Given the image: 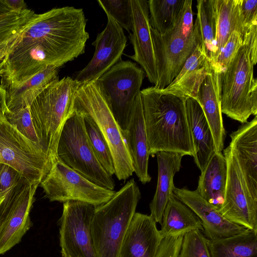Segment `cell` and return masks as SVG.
Here are the masks:
<instances>
[{"mask_svg": "<svg viewBox=\"0 0 257 257\" xmlns=\"http://www.w3.org/2000/svg\"><path fill=\"white\" fill-rule=\"evenodd\" d=\"M82 9L35 14L0 62L1 85H18L49 66L59 68L84 53L89 34Z\"/></svg>", "mask_w": 257, "mask_h": 257, "instance_id": "obj_1", "label": "cell"}, {"mask_svg": "<svg viewBox=\"0 0 257 257\" xmlns=\"http://www.w3.org/2000/svg\"><path fill=\"white\" fill-rule=\"evenodd\" d=\"M141 94L149 155L171 152L193 157L184 98L162 94L154 86L141 90Z\"/></svg>", "mask_w": 257, "mask_h": 257, "instance_id": "obj_2", "label": "cell"}, {"mask_svg": "<svg viewBox=\"0 0 257 257\" xmlns=\"http://www.w3.org/2000/svg\"><path fill=\"white\" fill-rule=\"evenodd\" d=\"M160 90L168 86L179 74L198 45L200 37L196 20L193 22L192 1L185 0L173 27L163 34L151 27Z\"/></svg>", "mask_w": 257, "mask_h": 257, "instance_id": "obj_3", "label": "cell"}, {"mask_svg": "<svg viewBox=\"0 0 257 257\" xmlns=\"http://www.w3.org/2000/svg\"><path fill=\"white\" fill-rule=\"evenodd\" d=\"M80 84L70 77H64L47 87L30 106L37 136L47 153L51 166L58 159L60 134L73 111L74 95Z\"/></svg>", "mask_w": 257, "mask_h": 257, "instance_id": "obj_4", "label": "cell"}, {"mask_svg": "<svg viewBox=\"0 0 257 257\" xmlns=\"http://www.w3.org/2000/svg\"><path fill=\"white\" fill-rule=\"evenodd\" d=\"M141 197L132 179L107 202L95 207L91 233L96 257H117Z\"/></svg>", "mask_w": 257, "mask_h": 257, "instance_id": "obj_5", "label": "cell"}, {"mask_svg": "<svg viewBox=\"0 0 257 257\" xmlns=\"http://www.w3.org/2000/svg\"><path fill=\"white\" fill-rule=\"evenodd\" d=\"M73 108L90 117L103 136L110 150L119 180L134 172L122 131L114 118L95 81L81 83L74 97Z\"/></svg>", "mask_w": 257, "mask_h": 257, "instance_id": "obj_6", "label": "cell"}, {"mask_svg": "<svg viewBox=\"0 0 257 257\" xmlns=\"http://www.w3.org/2000/svg\"><path fill=\"white\" fill-rule=\"evenodd\" d=\"M248 46L242 43L222 75L221 111L241 123L257 114V80Z\"/></svg>", "mask_w": 257, "mask_h": 257, "instance_id": "obj_7", "label": "cell"}, {"mask_svg": "<svg viewBox=\"0 0 257 257\" xmlns=\"http://www.w3.org/2000/svg\"><path fill=\"white\" fill-rule=\"evenodd\" d=\"M58 158L92 182L114 191L115 183L96 158L86 132L84 115L73 108L59 137Z\"/></svg>", "mask_w": 257, "mask_h": 257, "instance_id": "obj_8", "label": "cell"}, {"mask_svg": "<svg viewBox=\"0 0 257 257\" xmlns=\"http://www.w3.org/2000/svg\"><path fill=\"white\" fill-rule=\"evenodd\" d=\"M0 163L15 169L30 183L38 184L51 168L42 146L20 133L4 113L0 115Z\"/></svg>", "mask_w": 257, "mask_h": 257, "instance_id": "obj_9", "label": "cell"}, {"mask_svg": "<svg viewBox=\"0 0 257 257\" xmlns=\"http://www.w3.org/2000/svg\"><path fill=\"white\" fill-rule=\"evenodd\" d=\"M145 73L136 63L121 60L95 81L122 132L129 123Z\"/></svg>", "mask_w": 257, "mask_h": 257, "instance_id": "obj_10", "label": "cell"}, {"mask_svg": "<svg viewBox=\"0 0 257 257\" xmlns=\"http://www.w3.org/2000/svg\"><path fill=\"white\" fill-rule=\"evenodd\" d=\"M50 201H77L95 207L110 200L114 191L92 182L58 159L40 183Z\"/></svg>", "mask_w": 257, "mask_h": 257, "instance_id": "obj_11", "label": "cell"}, {"mask_svg": "<svg viewBox=\"0 0 257 257\" xmlns=\"http://www.w3.org/2000/svg\"><path fill=\"white\" fill-rule=\"evenodd\" d=\"M38 184L22 178L0 204V254L19 243L32 223L30 212Z\"/></svg>", "mask_w": 257, "mask_h": 257, "instance_id": "obj_12", "label": "cell"}, {"mask_svg": "<svg viewBox=\"0 0 257 257\" xmlns=\"http://www.w3.org/2000/svg\"><path fill=\"white\" fill-rule=\"evenodd\" d=\"M93 205L80 201L63 203L59 220L61 251L70 257H96L91 233Z\"/></svg>", "mask_w": 257, "mask_h": 257, "instance_id": "obj_13", "label": "cell"}, {"mask_svg": "<svg viewBox=\"0 0 257 257\" xmlns=\"http://www.w3.org/2000/svg\"><path fill=\"white\" fill-rule=\"evenodd\" d=\"M227 165L223 201L219 212L227 220L257 232V201L250 195L229 146L223 150Z\"/></svg>", "mask_w": 257, "mask_h": 257, "instance_id": "obj_14", "label": "cell"}, {"mask_svg": "<svg viewBox=\"0 0 257 257\" xmlns=\"http://www.w3.org/2000/svg\"><path fill=\"white\" fill-rule=\"evenodd\" d=\"M104 29L92 43L93 56L87 65L79 71L74 79L80 83L96 81L121 60L127 39L123 29L109 16Z\"/></svg>", "mask_w": 257, "mask_h": 257, "instance_id": "obj_15", "label": "cell"}, {"mask_svg": "<svg viewBox=\"0 0 257 257\" xmlns=\"http://www.w3.org/2000/svg\"><path fill=\"white\" fill-rule=\"evenodd\" d=\"M132 10V33L130 39L134 54L129 57L141 65L149 81L156 85L157 66L151 33L148 2L131 0Z\"/></svg>", "mask_w": 257, "mask_h": 257, "instance_id": "obj_16", "label": "cell"}, {"mask_svg": "<svg viewBox=\"0 0 257 257\" xmlns=\"http://www.w3.org/2000/svg\"><path fill=\"white\" fill-rule=\"evenodd\" d=\"M174 196L185 204L200 219L205 236L215 239L241 233L247 229L224 218L213 205L201 197L196 190L174 187Z\"/></svg>", "mask_w": 257, "mask_h": 257, "instance_id": "obj_17", "label": "cell"}, {"mask_svg": "<svg viewBox=\"0 0 257 257\" xmlns=\"http://www.w3.org/2000/svg\"><path fill=\"white\" fill-rule=\"evenodd\" d=\"M230 137V151L249 193L257 201V116L239 126Z\"/></svg>", "mask_w": 257, "mask_h": 257, "instance_id": "obj_18", "label": "cell"}, {"mask_svg": "<svg viewBox=\"0 0 257 257\" xmlns=\"http://www.w3.org/2000/svg\"><path fill=\"white\" fill-rule=\"evenodd\" d=\"M163 237L150 215L136 212L117 257H156Z\"/></svg>", "mask_w": 257, "mask_h": 257, "instance_id": "obj_19", "label": "cell"}, {"mask_svg": "<svg viewBox=\"0 0 257 257\" xmlns=\"http://www.w3.org/2000/svg\"><path fill=\"white\" fill-rule=\"evenodd\" d=\"M122 135L134 172L142 184L149 183L151 180L148 172L150 155L141 92L136 98L129 123Z\"/></svg>", "mask_w": 257, "mask_h": 257, "instance_id": "obj_20", "label": "cell"}, {"mask_svg": "<svg viewBox=\"0 0 257 257\" xmlns=\"http://www.w3.org/2000/svg\"><path fill=\"white\" fill-rule=\"evenodd\" d=\"M222 75L211 66L195 98L202 107L209 125L216 151L221 153L225 136L221 105Z\"/></svg>", "mask_w": 257, "mask_h": 257, "instance_id": "obj_21", "label": "cell"}, {"mask_svg": "<svg viewBox=\"0 0 257 257\" xmlns=\"http://www.w3.org/2000/svg\"><path fill=\"white\" fill-rule=\"evenodd\" d=\"M211 69V65L198 45L173 81L163 89L158 90L162 94H172L181 98L195 99Z\"/></svg>", "mask_w": 257, "mask_h": 257, "instance_id": "obj_22", "label": "cell"}, {"mask_svg": "<svg viewBox=\"0 0 257 257\" xmlns=\"http://www.w3.org/2000/svg\"><path fill=\"white\" fill-rule=\"evenodd\" d=\"M158 164V181L155 193L150 204V216L156 223H161L164 210L173 196L174 177L181 167L183 154L159 152L155 155Z\"/></svg>", "mask_w": 257, "mask_h": 257, "instance_id": "obj_23", "label": "cell"}, {"mask_svg": "<svg viewBox=\"0 0 257 257\" xmlns=\"http://www.w3.org/2000/svg\"><path fill=\"white\" fill-rule=\"evenodd\" d=\"M184 103L194 148V162L202 172L216 152L212 134L198 102L187 97Z\"/></svg>", "mask_w": 257, "mask_h": 257, "instance_id": "obj_24", "label": "cell"}, {"mask_svg": "<svg viewBox=\"0 0 257 257\" xmlns=\"http://www.w3.org/2000/svg\"><path fill=\"white\" fill-rule=\"evenodd\" d=\"M59 68L49 66L27 81L3 87L6 91V111H15L30 107L49 85L59 80Z\"/></svg>", "mask_w": 257, "mask_h": 257, "instance_id": "obj_25", "label": "cell"}, {"mask_svg": "<svg viewBox=\"0 0 257 257\" xmlns=\"http://www.w3.org/2000/svg\"><path fill=\"white\" fill-rule=\"evenodd\" d=\"M227 173L225 158L222 153L215 152L199 177L196 191L218 210L223 201Z\"/></svg>", "mask_w": 257, "mask_h": 257, "instance_id": "obj_26", "label": "cell"}, {"mask_svg": "<svg viewBox=\"0 0 257 257\" xmlns=\"http://www.w3.org/2000/svg\"><path fill=\"white\" fill-rule=\"evenodd\" d=\"M161 224L160 231L163 238L184 236L196 229L203 230L199 217L174 195L164 210Z\"/></svg>", "mask_w": 257, "mask_h": 257, "instance_id": "obj_27", "label": "cell"}, {"mask_svg": "<svg viewBox=\"0 0 257 257\" xmlns=\"http://www.w3.org/2000/svg\"><path fill=\"white\" fill-rule=\"evenodd\" d=\"M211 257H257V232L251 230L232 236L208 239Z\"/></svg>", "mask_w": 257, "mask_h": 257, "instance_id": "obj_28", "label": "cell"}, {"mask_svg": "<svg viewBox=\"0 0 257 257\" xmlns=\"http://www.w3.org/2000/svg\"><path fill=\"white\" fill-rule=\"evenodd\" d=\"M197 22L201 49L211 66L217 57L216 15L214 0L197 1Z\"/></svg>", "mask_w": 257, "mask_h": 257, "instance_id": "obj_29", "label": "cell"}, {"mask_svg": "<svg viewBox=\"0 0 257 257\" xmlns=\"http://www.w3.org/2000/svg\"><path fill=\"white\" fill-rule=\"evenodd\" d=\"M148 2L151 27L159 33L163 34L175 25L185 0H149Z\"/></svg>", "mask_w": 257, "mask_h": 257, "instance_id": "obj_30", "label": "cell"}, {"mask_svg": "<svg viewBox=\"0 0 257 257\" xmlns=\"http://www.w3.org/2000/svg\"><path fill=\"white\" fill-rule=\"evenodd\" d=\"M236 1L214 0L217 57L231 33L234 31Z\"/></svg>", "mask_w": 257, "mask_h": 257, "instance_id": "obj_31", "label": "cell"}, {"mask_svg": "<svg viewBox=\"0 0 257 257\" xmlns=\"http://www.w3.org/2000/svg\"><path fill=\"white\" fill-rule=\"evenodd\" d=\"M84 115L86 132L94 155L107 173L112 176L115 174V168L109 148L93 120Z\"/></svg>", "mask_w": 257, "mask_h": 257, "instance_id": "obj_32", "label": "cell"}, {"mask_svg": "<svg viewBox=\"0 0 257 257\" xmlns=\"http://www.w3.org/2000/svg\"><path fill=\"white\" fill-rule=\"evenodd\" d=\"M35 14L33 11L27 9L0 15V44L19 37Z\"/></svg>", "mask_w": 257, "mask_h": 257, "instance_id": "obj_33", "label": "cell"}, {"mask_svg": "<svg viewBox=\"0 0 257 257\" xmlns=\"http://www.w3.org/2000/svg\"><path fill=\"white\" fill-rule=\"evenodd\" d=\"M106 15L119 26L128 32L132 28V10L131 0H98Z\"/></svg>", "mask_w": 257, "mask_h": 257, "instance_id": "obj_34", "label": "cell"}, {"mask_svg": "<svg viewBox=\"0 0 257 257\" xmlns=\"http://www.w3.org/2000/svg\"><path fill=\"white\" fill-rule=\"evenodd\" d=\"M208 241L200 229L187 233L183 236L178 257H211Z\"/></svg>", "mask_w": 257, "mask_h": 257, "instance_id": "obj_35", "label": "cell"}, {"mask_svg": "<svg viewBox=\"0 0 257 257\" xmlns=\"http://www.w3.org/2000/svg\"><path fill=\"white\" fill-rule=\"evenodd\" d=\"M5 116L10 124L31 141L40 144L31 118L30 107L15 111H6Z\"/></svg>", "mask_w": 257, "mask_h": 257, "instance_id": "obj_36", "label": "cell"}, {"mask_svg": "<svg viewBox=\"0 0 257 257\" xmlns=\"http://www.w3.org/2000/svg\"><path fill=\"white\" fill-rule=\"evenodd\" d=\"M242 43V35L237 31H233L219 53L214 64L211 66L223 74L234 58Z\"/></svg>", "mask_w": 257, "mask_h": 257, "instance_id": "obj_37", "label": "cell"}, {"mask_svg": "<svg viewBox=\"0 0 257 257\" xmlns=\"http://www.w3.org/2000/svg\"><path fill=\"white\" fill-rule=\"evenodd\" d=\"M22 178L15 169L0 163V202L3 201L10 190Z\"/></svg>", "mask_w": 257, "mask_h": 257, "instance_id": "obj_38", "label": "cell"}, {"mask_svg": "<svg viewBox=\"0 0 257 257\" xmlns=\"http://www.w3.org/2000/svg\"><path fill=\"white\" fill-rule=\"evenodd\" d=\"M239 7L243 19L244 34L250 27L257 24V1L239 0Z\"/></svg>", "mask_w": 257, "mask_h": 257, "instance_id": "obj_39", "label": "cell"}, {"mask_svg": "<svg viewBox=\"0 0 257 257\" xmlns=\"http://www.w3.org/2000/svg\"><path fill=\"white\" fill-rule=\"evenodd\" d=\"M183 236L164 238L156 257H178Z\"/></svg>", "mask_w": 257, "mask_h": 257, "instance_id": "obj_40", "label": "cell"}, {"mask_svg": "<svg viewBox=\"0 0 257 257\" xmlns=\"http://www.w3.org/2000/svg\"><path fill=\"white\" fill-rule=\"evenodd\" d=\"M242 37L243 43L249 47L250 59L254 66L257 61V24L250 27Z\"/></svg>", "mask_w": 257, "mask_h": 257, "instance_id": "obj_41", "label": "cell"}, {"mask_svg": "<svg viewBox=\"0 0 257 257\" xmlns=\"http://www.w3.org/2000/svg\"><path fill=\"white\" fill-rule=\"evenodd\" d=\"M21 35L16 38L10 41L0 44V62L9 51L15 46Z\"/></svg>", "mask_w": 257, "mask_h": 257, "instance_id": "obj_42", "label": "cell"}, {"mask_svg": "<svg viewBox=\"0 0 257 257\" xmlns=\"http://www.w3.org/2000/svg\"><path fill=\"white\" fill-rule=\"evenodd\" d=\"M6 1L13 11H20L28 9L24 1L6 0Z\"/></svg>", "mask_w": 257, "mask_h": 257, "instance_id": "obj_43", "label": "cell"}, {"mask_svg": "<svg viewBox=\"0 0 257 257\" xmlns=\"http://www.w3.org/2000/svg\"><path fill=\"white\" fill-rule=\"evenodd\" d=\"M6 110V91L0 84V115L4 113Z\"/></svg>", "mask_w": 257, "mask_h": 257, "instance_id": "obj_44", "label": "cell"}, {"mask_svg": "<svg viewBox=\"0 0 257 257\" xmlns=\"http://www.w3.org/2000/svg\"><path fill=\"white\" fill-rule=\"evenodd\" d=\"M13 11L6 0H0V15Z\"/></svg>", "mask_w": 257, "mask_h": 257, "instance_id": "obj_45", "label": "cell"}, {"mask_svg": "<svg viewBox=\"0 0 257 257\" xmlns=\"http://www.w3.org/2000/svg\"><path fill=\"white\" fill-rule=\"evenodd\" d=\"M61 257H70V256H69L67 254L65 253L64 252H62V251H61Z\"/></svg>", "mask_w": 257, "mask_h": 257, "instance_id": "obj_46", "label": "cell"}, {"mask_svg": "<svg viewBox=\"0 0 257 257\" xmlns=\"http://www.w3.org/2000/svg\"><path fill=\"white\" fill-rule=\"evenodd\" d=\"M1 203H2V202H0V204H1Z\"/></svg>", "mask_w": 257, "mask_h": 257, "instance_id": "obj_47", "label": "cell"}]
</instances>
